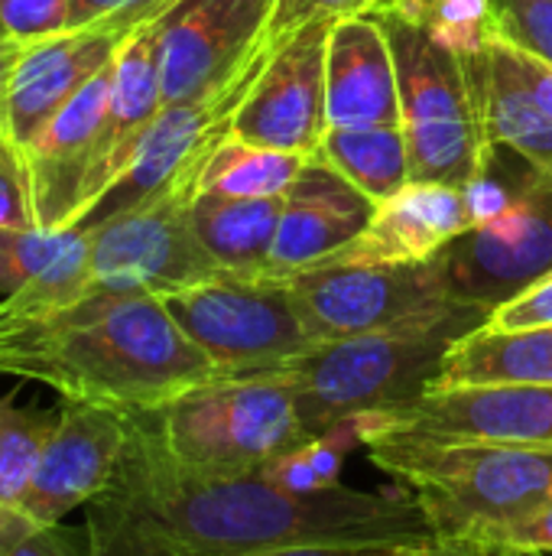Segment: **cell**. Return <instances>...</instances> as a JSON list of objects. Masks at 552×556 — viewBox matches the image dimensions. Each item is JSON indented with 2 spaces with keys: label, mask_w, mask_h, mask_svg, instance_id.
<instances>
[{
  "label": "cell",
  "mask_w": 552,
  "mask_h": 556,
  "mask_svg": "<svg viewBox=\"0 0 552 556\" xmlns=\"http://www.w3.org/2000/svg\"><path fill=\"white\" fill-rule=\"evenodd\" d=\"M0 228H36L26 160L10 140H0Z\"/></svg>",
  "instance_id": "cell-34"
},
{
  "label": "cell",
  "mask_w": 552,
  "mask_h": 556,
  "mask_svg": "<svg viewBox=\"0 0 552 556\" xmlns=\"http://www.w3.org/2000/svg\"><path fill=\"white\" fill-rule=\"evenodd\" d=\"M124 443L127 414L65 401L16 511L55 528L72 508L88 505L107 489Z\"/></svg>",
  "instance_id": "cell-15"
},
{
  "label": "cell",
  "mask_w": 552,
  "mask_h": 556,
  "mask_svg": "<svg viewBox=\"0 0 552 556\" xmlns=\"http://www.w3.org/2000/svg\"><path fill=\"white\" fill-rule=\"evenodd\" d=\"M465 384H537L552 388V326L534 329H495L478 326L462 336L433 388Z\"/></svg>",
  "instance_id": "cell-22"
},
{
  "label": "cell",
  "mask_w": 552,
  "mask_h": 556,
  "mask_svg": "<svg viewBox=\"0 0 552 556\" xmlns=\"http://www.w3.org/2000/svg\"><path fill=\"white\" fill-rule=\"evenodd\" d=\"M488 127L498 150H511L527 169L552 189V117L511 78L491 55L488 78Z\"/></svg>",
  "instance_id": "cell-25"
},
{
  "label": "cell",
  "mask_w": 552,
  "mask_h": 556,
  "mask_svg": "<svg viewBox=\"0 0 552 556\" xmlns=\"http://www.w3.org/2000/svg\"><path fill=\"white\" fill-rule=\"evenodd\" d=\"M26 49H29V42H20V39L0 33V137H7V98H10L16 65L23 62Z\"/></svg>",
  "instance_id": "cell-38"
},
{
  "label": "cell",
  "mask_w": 552,
  "mask_h": 556,
  "mask_svg": "<svg viewBox=\"0 0 552 556\" xmlns=\"http://www.w3.org/2000/svg\"><path fill=\"white\" fill-rule=\"evenodd\" d=\"M179 0H72V29L133 33L159 20Z\"/></svg>",
  "instance_id": "cell-32"
},
{
  "label": "cell",
  "mask_w": 552,
  "mask_h": 556,
  "mask_svg": "<svg viewBox=\"0 0 552 556\" xmlns=\"http://www.w3.org/2000/svg\"><path fill=\"white\" fill-rule=\"evenodd\" d=\"M114 59L94 78H88V85L23 150L36 228H72L81 218L85 186L94 166V147L111 98Z\"/></svg>",
  "instance_id": "cell-16"
},
{
  "label": "cell",
  "mask_w": 552,
  "mask_h": 556,
  "mask_svg": "<svg viewBox=\"0 0 552 556\" xmlns=\"http://www.w3.org/2000/svg\"><path fill=\"white\" fill-rule=\"evenodd\" d=\"M381 16L397 59L413 182L478 186L498 160L488 127L491 62L472 65L446 49L423 23L400 13Z\"/></svg>",
  "instance_id": "cell-5"
},
{
  "label": "cell",
  "mask_w": 552,
  "mask_h": 556,
  "mask_svg": "<svg viewBox=\"0 0 552 556\" xmlns=\"http://www.w3.org/2000/svg\"><path fill=\"white\" fill-rule=\"evenodd\" d=\"M260 556H368L361 551H345V547H290V551H273Z\"/></svg>",
  "instance_id": "cell-39"
},
{
  "label": "cell",
  "mask_w": 552,
  "mask_h": 556,
  "mask_svg": "<svg viewBox=\"0 0 552 556\" xmlns=\"http://www.w3.org/2000/svg\"><path fill=\"white\" fill-rule=\"evenodd\" d=\"M303 166L306 156L299 153L257 147L228 134L211 150L198 176V192L238 195V199H283L293 189Z\"/></svg>",
  "instance_id": "cell-26"
},
{
  "label": "cell",
  "mask_w": 552,
  "mask_h": 556,
  "mask_svg": "<svg viewBox=\"0 0 552 556\" xmlns=\"http://www.w3.org/2000/svg\"><path fill=\"white\" fill-rule=\"evenodd\" d=\"M198 176H185L150 202L85 228L91 244V293L163 300L224 274L192 228Z\"/></svg>",
  "instance_id": "cell-8"
},
{
  "label": "cell",
  "mask_w": 552,
  "mask_h": 556,
  "mask_svg": "<svg viewBox=\"0 0 552 556\" xmlns=\"http://www.w3.org/2000/svg\"><path fill=\"white\" fill-rule=\"evenodd\" d=\"M478 225L468 189L410 182L374 208L368 228L322 264H426Z\"/></svg>",
  "instance_id": "cell-18"
},
{
  "label": "cell",
  "mask_w": 552,
  "mask_h": 556,
  "mask_svg": "<svg viewBox=\"0 0 552 556\" xmlns=\"http://www.w3.org/2000/svg\"><path fill=\"white\" fill-rule=\"evenodd\" d=\"M0 140H7V137H0Z\"/></svg>",
  "instance_id": "cell-41"
},
{
  "label": "cell",
  "mask_w": 552,
  "mask_h": 556,
  "mask_svg": "<svg viewBox=\"0 0 552 556\" xmlns=\"http://www.w3.org/2000/svg\"><path fill=\"white\" fill-rule=\"evenodd\" d=\"M491 33L552 68V0H488Z\"/></svg>",
  "instance_id": "cell-29"
},
{
  "label": "cell",
  "mask_w": 552,
  "mask_h": 556,
  "mask_svg": "<svg viewBox=\"0 0 552 556\" xmlns=\"http://www.w3.org/2000/svg\"><path fill=\"white\" fill-rule=\"evenodd\" d=\"M495 544L517 554H552V502H547L534 518L504 531Z\"/></svg>",
  "instance_id": "cell-36"
},
{
  "label": "cell",
  "mask_w": 552,
  "mask_h": 556,
  "mask_svg": "<svg viewBox=\"0 0 552 556\" xmlns=\"http://www.w3.org/2000/svg\"><path fill=\"white\" fill-rule=\"evenodd\" d=\"M273 49L277 46L264 36V46L257 49L251 65L228 88H221L218 94L202 98L195 104L163 108L156 124L140 140V147H137L133 160L127 163V169L94 202V208L78 222V228H91V225H101V222H107L114 215H124V212L150 202L153 195L166 192L179 179L198 176L205 169L211 150L231 134L234 111L241 108L244 94L251 91L254 78L260 75V68H264V62L270 59Z\"/></svg>",
  "instance_id": "cell-11"
},
{
  "label": "cell",
  "mask_w": 552,
  "mask_h": 556,
  "mask_svg": "<svg viewBox=\"0 0 552 556\" xmlns=\"http://www.w3.org/2000/svg\"><path fill=\"white\" fill-rule=\"evenodd\" d=\"M163 306L221 378L273 375L316 345L280 277L218 274L163 296Z\"/></svg>",
  "instance_id": "cell-7"
},
{
  "label": "cell",
  "mask_w": 552,
  "mask_h": 556,
  "mask_svg": "<svg viewBox=\"0 0 552 556\" xmlns=\"http://www.w3.org/2000/svg\"><path fill=\"white\" fill-rule=\"evenodd\" d=\"M91 556H260L345 547L400 556L433 538L416 498L273 476L211 479L182 469L146 414L127 417V443L107 489L88 502Z\"/></svg>",
  "instance_id": "cell-1"
},
{
  "label": "cell",
  "mask_w": 552,
  "mask_h": 556,
  "mask_svg": "<svg viewBox=\"0 0 552 556\" xmlns=\"http://www.w3.org/2000/svg\"><path fill=\"white\" fill-rule=\"evenodd\" d=\"M351 13H390V0H277L264 36L280 46L312 20H342Z\"/></svg>",
  "instance_id": "cell-30"
},
{
  "label": "cell",
  "mask_w": 552,
  "mask_h": 556,
  "mask_svg": "<svg viewBox=\"0 0 552 556\" xmlns=\"http://www.w3.org/2000/svg\"><path fill=\"white\" fill-rule=\"evenodd\" d=\"M436 264L452 300L495 313L552 270V189L527 173L514 199L455 238Z\"/></svg>",
  "instance_id": "cell-10"
},
{
  "label": "cell",
  "mask_w": 552,
  "mask_h": 556,
  "mask_svg": "<svg viewBox=\"0 0 552 556\" xmlns=\"http://www.w3.org/2000/svg\"><path fill=\"white\" fill-rule=\"evenodd\" d=\"M488 316L459 303L449 313L397 329L319 342L277 375L290 381L309 437L325 443L345 424H361L423 397L436 384L449 349L485 326Z\"/></svg>",
  "instance_id": "cell-4"
},
{
  "label": "cell",
  "mask_w": 552,
  "mask_h": 556,
  "mask_svg": "<svg viewBox=\"0 0 552 556\" xmlns=\"http://www.w3.org/2000/svg\"><path fill=\"white\" fill-rule=\"evenodd\" d=\"M446 49L472 65L491 62V13L488 0H429L420 20Z\"/></svg>",
  "instance_id": "cell-28"
},
{
  "label": "cell",
  "mask_w": 552,
  "mask_h": 556,
  "mask_svg": "<svg viewBox=\"0 0 552 556\" xmlns=\"http://www.w3.org/2000/svg\"><path fill=\"white\" fill-rule=\"evenodd\" d=\"M277 0H179L159 20L163 104H195L228 88L264 46Z\"/></svg>",
  "instance_id": "cell-12"
},
{
  "label": "cell",
  "mask_w": 552,
  "mask_h": 556,
  "mask_svg": "<svg viewBox=\"0 0 552 556\" xmlns=\"http://www.w3.org/2000/svg\"><path fill=\"white\" fill-rule=\"evenodd\" d=\"M130 33L68 29L33 42L16 65L7 98V140L23 153L42 127L94 78L124 46Z\"/></svg>",
  "instance_id": "cell-19"
},
{
  "label": "cell",
  "mask_w": 552,
  "mask_h": 556,
  "mask_svg": "<svg viewBox=\"0 0 552 556\" xmlns=\"http://www.w3.org/2000/svg\"><path fill=\"white\" fill-rule=\"evenodd\" d=\"M488 326L495 329H534V326H552V270L521 290L514 300L501 303L491 316Z\"/></svg>",
  "instance_id": "cell-35"
},
{
  "label": "cell",
  "mask_w": 552,
  "mask_h": 556,
  "mask_svg": "<svg viewBox=\"0 0 552 556\" xmlns=\"http://www.w3.org/2000/svg\"><path fill=\"white\" fill-rule=\"evenodd\" d=\"M361 424L413 433L439 443H495V446L552 450V388H537V384L429 388L413 404Z\"/></svg>",
  "instance_id": "cell-14"
},
{
  "label": "cell",
  "mask_w": 552,
  "mask_h": 556,
  "mask_svg": "<svg viewBox=\"0 0 552 556\" xmlns=\"http://www.w3.org/2000/svg\"><path fill=\"white\" fill-rule=\"evenodd\" d=\"M166 453L195 476L244 479L319 446L283 375L215 378L146 414Z\"/></svg>",
  "instance_id": "cell-6"
},
{
  "label": "cell",
  "mask_w": 552,
  "mask_h": 556,
  "mask_svg": "<svg viewBox=\"0 0 552 556\" xmlns=\"http://www.w3.org/2000/svg\"><path fill=\"white\" fill-rule=\"evenodd\" d=\"M426 7H429V0H390V13H400V16L413 20V23L423 20Z\"/></svg>",
  "instance_id": "cell-40"
},
{
  "label": "cell",
  "mask_w": 552,
  "mask_h": 556,
  "mask_svg": "<svg viewBox=\"0 0 552 556\" xmlns=\"http://www.w3.org/2000/svg\"><path fill=\"white\" fill-rule=\"evenodd\" d=\"M159 20L133 29L117 49L111 98H107V111L101 121L98 147H94V166L85 186L81 218L117 182V176L133 160L140 140L146 137V130L156 124V117L166 108L163 85H159Z\"/></svg>",
  "instance_id": "cell-21"
},
{
  "label": "cell",
  "mask_w": 552,
  "mask_h": 556,
  "mask_svg": "<svg viewBox=\"0 0 552 556\" xmlns=\"http://www.w3.org/2000/svg\"><path fill=\"white\" fill-rule=\"evenodd\" d=\"M371 459L400 479L423 508L433 538L495 544L552 502V450L439 443L368 427Z\"/></svg>",
  "instance_id": "cell-3"
},
{
  "label": "cell",
  "mask_w": 552,
  "mask_h": 556,
  "mask_svg": "<svg viewBox=\"0 0 552 556\" xmlns=\"http://www.w3.org/2000/svg\"><path fill=\"white\" fill-rule=\"evenodd\" d=\"M72 29V0H0V33L42 42Z\"/></svg>",
  "instance_id": "cell-31"
},
{
  "label": "cell",
  "mask_w": 552,
  "mask_h": 556,
  "mask_svg": "<svg viewBox=\"0 0 552 556\" xmlns=\"http://www.w3.org/2000/svg\"><path fill=\"white\" fill-rule=\"evenodd\" d=\"M296 309L319 342L420 323L459 306L439 264H316L283 277Z\"/></svg>",
  "instance_id": "cell-9"
},
{
  "label": "cell",
  "mask_w": 552,
  "mask_h": 556,
  "mask_svg": "<svg viewBox=\"0 0 552 556\" xmlns=\"http://www.w3.org/2000/svg\"><path fill=\"white\" fill-rule=\"evenodd\" d=\"M0 375L127 417L163 410L221 378L159 296L120 293H88L36 316L0 313Z\"/></svg>",
  "instance_id": "cell-2"
},
{
  "label": "cell",
  "mask_w": 552,
  "mask_h": 556,
  "mask_svg": "<svg viewBox=\"0 0 552 556\" xmlns=\"http://www.w3.org/2000/svg\"><path fill=\"white\" fill-rule=\"evenodd\" d=\"M329 127L403 124L390 33L381 13H351L332 23L325 49Z\"/></svg>",
  "instance_id": "cell-20"
},
{
  "label": "cell",
  "mask_w": 552,
  "mask_h": 556,
  "mask_svg": "<svg viewBox=\"0 0 552 556\" xmlns=\"http://www.w3.org/2000/svg\"><path fill=\"white\" fill-rule=\"evenodd\" d=\"M335 20H312L280 42L244 94L231 121V137L316 156L329 130L325 49Z\"/></svg>",
  "instance_id": "cell-13"
},
{
  "label": "cell",
  "mask_w": 552,
  "mask_h": 556,
  "mask_svg": "<svg viewBox=\"0 0 552 556\" xmlns=\"http://www.w3.org/2000/svg\"><path fill=\"white\" fill-rule=\"evenodd\" d=\"M52 427H55L52 414L20 410L7 401L0 404V505L3 508L20 505Z\"/></svg>",
  "instance_id": "cell-27"
},
{
  "label": "cell",
  "mask_w": 552,
  "mask_h": 556,
  "mask_svg": "<svg viewBox=\"0 0 552 556\" xmlns=\"http://www.w3.org/2000/svg\"><path fill=\"white\" fill-rule=\"evenodd\" d=\"M374 208L377 205L332 166L319 163L316 156L306 160L293 189L283 195L280 225L264 277L283 280L329 261L368 228Z\"/></svg>",
  "instance_id": "cell-17"
},
{
  "label": "cell",
  "mask_w": 552,
  "mask_h": 556,
  "mask_svg": "<svg viewBox=\"0 0 552 556\" xmlns=\"http://www.w3.org/2000/svg\"><path fill=\"white\" fill-rule=\"evenodd\" d=\"M0 556H78L62 531L46 528L0 505Z\"/></svg>",
  "instance_id": "cell-33"
},
{
  "label": "cell",
  "mask_w": 552,
  "mask_h": 556,
  "mask_svg": "<svg viewBox=\"0 0 552 556\" xmlns=\"http://www.w3.org/2000/svg\"><path fill=\"white\" fill-rule=\"evenodd\" d=\"M283 199H238L198 192L192 202V228L208 257L238 277H264L280 225Z\"/></svg>",
  "instance_id": "cell-23"
},
{
  "label": "cell",
  "mask_w": 552,
  "mask_h": 556,
  "mask_svg": "<svg viewBox=\"0 0 552 556\" xmlns=\"http://www.w3.org/2000/svg\"><path fill=\"white\" fill-rule=\"evenodd\" d=\"M316 160L332 166L374 205H384L413 182L403 124L329 127L316 150Z\"/></svg>",
  "instance_id": "cell-24"
},
{
  "label": "cell",
  "mask_w": 552,
  "mask_h": 556,
  "mask_svg": "<svg viewBox=\"0 0 552 556\" xmlns=\"http://www.w3.org/2000/svg\"><path fill=\"white\" fill-rule=\"evenodd\" d=\"M400 556H543V554H517L498 544L485 541H465V538H429L420 547H410Z\"/></svg>",
  "instance_id": "cell-37"
}]
</instances>
